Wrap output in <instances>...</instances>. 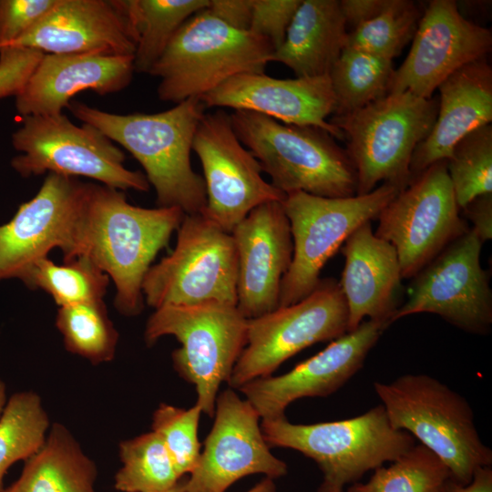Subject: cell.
Returning a JSON list of instances; mask_svg holds the SVG:
<instances>
[{
    "label": "cell",
    "mask_w": 492,
    "mask_h": 492,
    "mask_svg": "<svg viewBox=\"0 0 492 492\" xmlns=\"http://www.w3.org/2000/svg\"><path fill=\"white\" fill-rule=\"evenodd\" d=\"M185 215L176 207L132 205L122 190L91 183L73 259L87 258L104 272L115 283L117 310L138 315L144 277Z\"/></svg>",
    "instance_id": "obj_1"
},
{
    "label": "cell",
    "mask_w": 492,
    "mask_h": 492,
    "mask_svg": "<svg viewBox=\"0 0 492 492\" xmlns=\"http://www.w3.org/2000/svg\"><path fill=\"white\" fill-rule=\"evenodd\" d=\"M68 110L127 149L142 166L156 191L158 207H176L186 215L203 212V178L190 162V152L205 107L190 97L161 112L116 114L71 100Z\"/></svg>",
    "instance_id": "obj_2"
},
{
    "label": "cell",
    "mask_w": 492,
    "mask_h": 492,
    "mask_svg": "<svg viewBox=\"0 0 492 492\" xmlns=\"http://www.w3.org/2000/svg\"><path fill=\"white\" fill-rule=\"evenodd\" d=\"M230 116L241 144L269 175L270 183L285 195L296 191L325 198L356 195L353 163L327 131L283 124L247 110H234Z\"/></svg>",
    "instance_id": "obj_3"
},
{
    "label": "cell",
    "mask_w": 492,
    "mask_h": 492,
    "mask_svg": "<svg viewBox=\"0 0 492 492\" xmlns=\"http://www.w3.org/2000/svg\"><path fill=\"white\" fill-rule=\"evenodd\" d=\"M374 389L391 425L435 453L454 481L466 485L478 467L492 465V450L481 440L469 403L438 379L407 374L374 382Z\"/></svg>",
    "instance_id": "obj_4"
},
{
    "label": "cell",
    "mask_w": 492,
    "mask_h": 492,
    "mask_svg": "<svg viewBox=\"0 0 492 492\" xmlns=\"http://www.w3.org/2000/svg\"><path fill=\"white\" fill-rule=\"evenodd\" d=\"M273 52L263 37L204 9L184 22L148 74L159 78L158 97L178 104L200 98L234 76L264 73Z\"/></svg>",
    "instance_id": "obj_5"
},
{
    "label": "cell",
    "mask_w": 492,
    "mask_h": 492,
    "mask_svg": "<svg viewBox=\"0 0 492 492\" xmlns=\"http://www.w3.org/2000/svg\"><path fill=\"white\" fill-rule=\"evenodd\" d=\"M438 100L411 92L388 93L364 108L329 121L346 140L356 173V195L384 181L400 190L412 180L410 164L416 146L430 133Z\"/></svg>",
    "instance_id": "obj_6"
},
{
    "label": "cell",
    "mask_w": 492,
    "mask_h": 492,
    "mask_svg": "<svg viewBox=\"0 0 492 492\" xmlns=\"http://www.w3.org/2000/svg\"><path fill=\"white\" fill-rule=\"evenodd\" d=\"M270 447L294 449L313 459L323 480L344 487L368 471L393 462L415 445L407 432L395 428L382 405L348 419L311 425L285 417L261 420Z\"/></svg>",
    "instance_id": "obj_7"
},
{
    "label": "cell",
    "mask_w": 492,
    "mask_h": 492,
    "mask_svg": "<svg viewBox=\"0 0 492 492\" xmlns=\"http://www.w3.org/2000/svg\"><path fill=\"white\" fill-rule=\"evenodd\" d=\"M247 325L234 304L165 306L149 316L144 338L148 345L165 335L179 341L180 347L172 353L174 368L195 386L196 405L212 417L219 388L228 382L246 345Z\"/></svg>",
    "instance_id": "obj_8"
},
{
    "label": "cell",
    "mask_w": 492,
    "mask_h": 492,
    "mask_svg": "<svg viewBox=\"0 0 492 492\" xmlns=\"http://www.w3.org/2000/svg\"><path fill=\"white\" fill-rule=\"evenodd\" d=\"M170 254L152 265L142 282L154 309L207 302L237 303L238 258L231 233L204 213L185 215Z\"/></svg>",
    "instance_id": "obj_9"
},
{
    "label": "cell",
    "mask_w": 492,
    "mask_h": 492,
    "mask_svg": "<svg viewBox=\"0 0 492 492\" xmlns=\"http://www.w3.org/2000/svg\"><path fill=\"white\" fill-rule=\"evenodd\" d=\"M12 134V145L20 152L11 167L22 177L46 172L96 179L118 190L148 191L144 173L124 166L125 153L95 127L75 125L64 114L25 116Z\"/></svg>",
    "instance_id": "obj_10"
},
{
    "label": "cell",
    "mask_w": 492,
    "mask_h": 492,
    "mask_svg": "<svg viewBox=\"0 0 492 492\" xmlns=\"http://www.w3.org/2000/svg\"><path fill=\"white\" fill-rule=\"evenodd\" d=\"M399 191L383 183L367 194L346 198L319 197L302 191L286 194L282 204L290 223L293 251L282 280L279 307L307 297L320 282L324 264L351 233L376 219Z\"/></svg>",
    "instance_id": "obj_11"
},
{
    "label": "cell",
    "mask_w": 492,
    "mask_h": 492,
    "mask_svg": "<svg viewBox=\"0 0 492 492\" xmlns=\"http://www.w3.org/2000/svg\"><path fill=\"white\" fill-rule=\"evenodd\" d=\"M348 309L339 282L323 279L300 302L248 320L247 343L228 380L231 388L272 374L287 359L347 333Z\"/></svg>",
    "instance_id": "obj_12"
},
{
    "label": "cell",
    "mask_w": 492,
    "mask_h": 492,
    "mask_svg": "<svg viewBox=\"0 0 492 492\" xmlns=\"http://www.w3.org/2000/svg\"><path fill=\"white\" fill-rule=\"evenodd\" d=\"M459 210L442 159L415 176L381 210L374 234L395 247L402 277L413 278L469 230Z\"/></svg>",
    "instance_id": "obj_13"
},
{
    "label": "cell",
    "mask_w": 492,
    "mask_h": 492,
    "mask_svg": "<svg viewBox=\"0 0 492 492\" xmlns=\"http://www.w3.org/2000/svg\"><path fill=\"white\" fill-rule=\"evenodd\" d=\"M91 183L49 173L37 193L0 225V281L23 282L36 262L55 248L72 259Z\"/></svg>",
    "instance_id": "obj_14"
},
{
    "label": "cell",
    "mask_w": 492,
    "mask_h": 492,
    "mask_svg": "<svg viewBox=\"0 0 492 492\" xmlns=\"http://www.w3.org/2000/svg\"><path fill=\"white\" fill-rule=\"evenodd\" d=\"M482 241L469 229L449 243L414 278L407 301L391 323L429 313L466 332L485 334L492 324V293L480 264Z\"/></svg>",
    "instance_id": "obj_15"
},
{
    "label": "cell",
    "mask_w": 492,
    "mask_h": 492,
    "mask_svg": "<svg viewBox=\"0 0 492 492\" xmlns=\"http://www.w3.org/2000/svg\"><path fill=\"white\" fill-rule=\"evenodd\" d=\"M192 150L204 175L207 203L202 213L227 232L256 207L284 200L286 195L263 179L260 163L241 144L223 110L204 114Z\"/></svg>",
    "instance_id": "obj_16"
},
{
    "label": "cell",
    "mask_w": 492,
    "mask_h": 492,
    "mask_svg": "<svg viewBox=\"0 0 492 492\" xmlns=\"http://www.w3.org/2000/svg\"><path fill=\"white\" fill-rule=\"evenodd\" d=\"M214 424L186 492H225L239 479L263 474L271 479L287 474V465L270 451L260 415L248 400L228 388L218 395Z\"/></svg>",
    "instance_id": "obj_17"
},
{
    "label": "cell",
    "mask_w": 492,
    "mask_h": 492,
    "mask_svg": "<svg viewBox=\"0 0 492 492\" xmlns=\"http://www.w3.org/2000/svg\"><path fill=\"white\" fill-rule=\"evenodd\" d=\"M410 51L395 69L389 93L411 92L429 98L462 67L486 57L491 30L467 20L453 0H433L421 15Z\"/></svg>",
    "instance_id": "obj_18"
},
{
    "label": "cell",
    "mask_w": 492,
    "mask_h": 492,
    "mask_svg": "<svg viewBox=\"0 0 492 492\" xmlns=\"http://www.w3.org/2000/svg\"><path fill=\"white\" fill-rule=\"evenodd\" d=\"M384 322L366 320L333 340L326 348L278 376L251 380L238 390L261 419L285 417L292 402L303 397L328 396L343 386L364 365V360L387 328Z\"/></svg>",
    "instance_id": "obj_19"
},
{
    "label": "cell",
    "mask_w": 492,
    "mask_h": 492,
    "mask_svg": "<svg viewBox=\"0 0 492 492\" xmlns=\"http://www.w3.org/2000/svg\"><path fill=\"white\" fill-rule=\"evenodd\" d=\"M238 258L236 307L248 320L279 307L282 280L292 259L290 223L282 201L253 209L231 231Z\"/></svg>",
    "instance_id": "obj_20"
},
{
    "label": "cell",
    "mask_w": 492,
    "mask_h": 492,
    "mask_svg": "<svg viewBox=\"0 0 492 492\" xmlns=\"http://www.w3.org/2000/svg\"><path fill=\"white\" fill-rule=\"evenodd\" d=\"M200 99L205 108L252 111L283 124L317 127L343 139L341 130L326 120L335 107L329 75L281 79L264 73H243Z\"/></svg>",
    "instance_id": "obj_21"
},
{
    "label": "cell",
    "mask_w": 492,
    "mask_h": 492,
    "mask_svg": "<svg viewBox=\"0 0 492 492\" xmlns=\"http://www.w3.org/2000/svg\"><path fill=\"white\" fill-rule=\"evenodd\" d=\"M134 72L133 56L44 54L15 96V108L23 117L59 115L77 93L123 90Z\"/></svg>",
    "instance_id": "obj_22"
},
{
    "label": "cell",
    "mask_w": 492,
    "mask_h": 492,
    "mask_svg": "<svg viewBox=\"0 0 492 492\" xmlns=\"http://www.w3.org/2000/svg\"><path fill=\"white\" fill-rule=\"evenodd\" d=\"M9 46L44 54L134 56L135 44L112 0H57Z\"/></svg>",
    "instance_id": "obj_23"
},
{
    "label": "cell",
    "mask_w": 492,
    "mask_h": 492,
    "mask_svg": "<svg viewBox=\"0 0 492 492\" xmlns=\"http://www.w3.org/2000/svg\"><path fill=\"white\" fill-rule=\"evenodd\" d=\"M343 245L345 263L339 284L348 309L347 332L364 318L390 325L401 306L403 279L395 247L373 232L371 221L352 232Z\"/></svg>",
    "instance_id": "obj_24"
},
{
    "label": "cell",
    "mask_w": 492,
    "mask_h": 492,
    "mask_svg": "<svg viewBox=\"0 0 492 492\" xmlns=\"http://www.w3.org/2000/svg\"><path fill=\"white\" fill-rule=\"evenodd\" d=\"M437 88L436 118L413 153L412 179L432 164L447 159L461 138L492 121V67L487 56L462 67Z\"/></svg>",
    "instance_id": "obj_25"
},
{
    "label": "cell",
    "mask_w": 492,
    "mask_h": 492,
    "mask_svg": "<svg viewBox=\"0 0 492 492\" xmlns=\"http://www.w3.org/2000/svg\"><path fill=\"white\" fill-rule=\"evenodd\" d=\"M347 35L338 0H302L272 62L285 65L296 77L329 75Z\"/></svg>",
    "instance_id": "obj_26"
},
{
    "label": "cell",
    "mask_w": 492,
    "mask_h": 492,
    "mask_svg": "<svg viewBox=\"0 0 492 492\" xmlns=\"http://www.w3.org/2000/svg\"><path fill=\"white\" fill-rule=\"evenodd\" d=\"M97 470L62 424H53L20 477L3 492H95Z\"/></svg>",
    "instance_id": "obj_27"
},
{
    "label": "cell",
    "mask_w": 492,
    "mask_h": 492,
    "mask_svg": "<svg viewBox=\"0 0 492 492\" xmlns=\"http://www.w3.org/2000/svg\"><path fill=\"white\" fill-rule=\"evenodd\" d=\"M135 44L134 70L149 73L173 36L210 0H112Z\"/></svg>",
    "instance_id": "obj_28"
},
{
    "label": "cell",
    "mask_w": 492,
    "mask_h": 492,
    "mask_svg": "<svg viewBox=\"0 0 492 492\" xmlns=\"http://www.w3.org/2000/svg\"><path fill=\"white\" fill-rule=\"evenodd\" d=\"M394 72L393 60L344 47L329 73L333 115L352 113L386 96Z\"/></svg>",
    "instance_id": "obj_29"
},
{
    "label": "cell",
    "mask_w": 492,
    "mask_h": 492,
    "mask_svg": "<svg viewBox=\"0 0 492 492\" xmlns=\"http://www.w3.org/2000/svg\"><path fill=\"white\" fill-rule=\"evenodd\" d=\"M48 430V415L36 393H15L6 401L0 415V492L9 467L34 455Z\"/></svg>",
    "instance_id": "obj_30"
},
{
    "label": "cell",
    "mask_w": 492,
    "mask_h": 492,
    "mask_svg": "<svg viewBox=\"0 0 492 492\" xmlns=\"http://www.w3.org/2000/svg\"><path fill=\"white\" fill-rule=\"evenodd\" d=\"M118 453L122 463L115 476L118 491L161 492L181 479L164 442L153 431L121 442Z\"/></svg>",
    "instance_id": "obj_31"
},
{
    "label": "cell",
    "mask_w": 492,
    "mask_h": 492,
    "mask_svg": "<svg viewBox=\"0 0 492 492\" xmlns=\"http://www.w3.org/2000/svg\"><path fill=\"white\" fill-rule=\"evenodd\" d=\"M23 282L29 289L43 290L62 307L103 300L109 277L84 257L64 264L46 257L34 264Z\"/></svg>",
    "instance_id": "obj_32"
},
{
    "label": "cell",
    "mask_w": 492,
    "mask_h": 492,
    "mask_svg": "<svg viewBox=\"0 0 492 492\" xmlns=\"http://www.w3.org/2000/svg\"><path fill=\"white\" fill-rule=\"evenodd\" d=\"M56 325L69 352L92 364L114 358L118 333L103 300L59 307Z\"/></svg>",
    "instance_id": "obj_33"
},
{
    "label": "cell",
    "mask_w": 492,
    "mask_h": 492,
    "mask_svg": "<svg viewBox=\"0 0 492 492\" xmlns=\"http://www.w3.org/2000/svg\"><path fill=\"white\" fill-rule=\"evenodd\" d=\"M451 478L446 464L422 444L382 466L365 483L352 484L346 492H441Z\"/></svg>",
    "instance_id": "obj_34"
},
{
    "label": "cell",
    "mask_w": 492,
    "mask_h": 492,
    "mask_svg": "<svg viewBox=\"0 0 492 492\" xmlns=\"http://www.w3.org/2000/svg\"><path fill=\"white\" fill-rule=\"evenodd\" d=\"M447 173L460 210L474 199L492 194V126L461 138L446 159Z\"/></svg>",
    "instance_id": "obj_35"
},
{
    "label": "cell",
    "mask_w": 492,
    "mask_h": 492,
    "mask_svg": "<svg viewBox=\"0 0 492 492\" xmlns=\"http://www.w3.org/2000/svg\"><path fill=\"white\" fill-rule=\"evenodd\" d=\"M421 13L409 0H390L373 19L348 33L346 46L393 60L413 39Z\"/></svg>",
    "instance_id": "obj_36"
},
{
    "label": "cell",
    "mask_w": 492,
    "mask_h": 492,
    "mask_svg": "<svg viewBox=\"0 0 492 492\" xmlns=\"http://www.w3.org/2000/svg\"><path fill=\"white\" fill-rule=\"evenodd\" d=\"M201 413L197 405L184 409L160 404L152 415V431L164 442L180 477L190 474L200 460L198 426Z\"/></svg>",
    "instance_id": "obj_37"
},
{
    "label": "cell",
    "mask_w": 492,
    "mask_h": 492,
    "mask_svg": "<svg viewBox=\"0 0 492 492\" xmlns=\"http://www.w3.org/2000/svg\"><path fill=\"white\" fill-rule=\"evenodd\" d=\"M302 0H253L250 32L266 39L274 48L282 46Z\"/></svg>",
    "instance_id": "obj_38"
},
{
    "label": "cell",
    "mask_w": 492,
    "mask_h": 492,
    "mask_svg": "<svg viewBox=\"0 0 492 492\" xmlns=\"http://www.w3.org/2000/svg\"><path fill=\"white\" fill-rule=\"evenodd\" d=\"M56 3L57 0H0V48L16 42Z\"/></svg>",
    "instance_id": "obj_39"
},
{
    "label": "cell",
    "mask_w": 492,
    "mask_h": 492,
    "mask_svg": "<svg viewBox=\"0 0 492 492\" xmlns=\"http://www.w3.org/2000/svg\"><path fill=\"white\" fill-rule=\"evenodd\" d=\"M43 55L26 47L0 48V99L15 97L21 91Z\"/></svg>",
    "instance_id": "obj_40"
},
{
    "label": "cell",
    "mask_w": 492,
    "mask_h": 492,
    "mask_svg": "<svg viewBox=\"0 0 492 492\" xmlns=\"http://www.w3.org/2000/svg\"><path fill=\"white\" fill-rule=\"evenodd\" d=\"M253 0H210L205 9L212 16L241 31H249Z\"/></svg>",
    "instance_id": "obj_41"
},
{
    "label": "cell",
    "mask_w": 492,
    "mask_h": 492,
    "mask_svg": "<svg viewBox=\"0 0 492 492\" xmlns=\"http://www.w3.org/2000/svg\"><path fill=\"white\" fill-rule=\"evenodd\" d=\"M464 215L473 224V231L482 242L492 237V194L474 199L463 209Z\"/></svg>",
    "instance_id": "obj_42"
},
{
    "label": "cell",
    "mask_w": 492,
    "mask_h": 492,
    "mask_svg": "<svg viewBox=\"0 0 492 492\" xmlns=\"http://www.w3.org/2000/svg\"><path fill=\"white\" fill-rule=\"evenodd\" d=\"M339 3L346 26L354 29L382 13L390 0H341Z\"/></svg>",
    "instance_id": "obj_43"
},
{
    "label": "cell",
    "mask_w": 492,
    "mask_h": 492,
    "mask_svg": "<svg viewBox=\"0 0 492 492\" xmlns=\"http://www.w3.org/2000/svg\"><path fill=\"white\" fill-rule=\"evenodd\" d=\"M441 492H492L491 466L478 467L470 482L466 485L449 478Z\"/></svg>",
    "instance_id": "obj_44"
},
{
    "label": "cell",
    "mask_w": 492,
    "mask_h": 492,
    "mask_svg": "<svg viewBox=\"0 0 492 492\" xmlns=\"http://www.w3.org/2000/svg\"><path fill=\"white\" fill-rule=\"evenodd\" d=\"M247 492H276L273 479L265 477Z\"/></svg>",
    "instance_id": "obj_45"
},
{
    "label": "cell",
    "mask_w": 492,
    "mask_h": 492,
    "mask_svg": "<svg viewBox=\"0 0 492 492\" xmlns=\"http://www.w3.org/2000/svg\"><path fill=\"white\" fill-rule=\"evenodd\" d=\"M317 492H346L343 487L323 480L319 486Z\"/></svg>",
    "instance_id": "obj_46"
},
{
    "label": "cell",
    "mask_w": 492,
    "mask_h": 492,
    "mask_svg": "<svg viewBox=\"0 0 492 492\" xmlns=\"http://www.w3.org/2000/svg\"><path fill=\"white\" fill-rule=\"evenodd\" d=\"M6 404V388L3 381L0 380V415Z\"/></svg>",
    "instance_id": "obj_47"
},
{
    "label": "cell",
    "mask_w": 492,
    "mask_h": 492,
    "mask_svg": "<svg viewBox=\"0 0 492 492\" xmlns=\"http://www.w3.org/2000/svg\"><path fill=\"white\" fill-rule=\"evenodd\" d=\"M161 492H186L185 490V481H182L181 479L171 488L161 491Z\"/></svg>",
    "instance_id": "obj_48"
}]
</instances>
